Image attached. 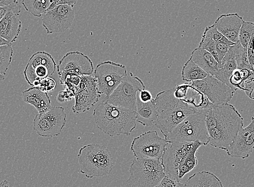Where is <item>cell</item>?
Returning a JSON list of instances; mask_svg holds the SVG:
<instances>
[{
  "label": "cell",
  "mask_w": 254,
  "mask_h": 187,
  "mask_svg": "<svg viewBox=\"0 0 254 187\" xmlns=\"http://www.w3.org/2000/svg\"><path fill=\"white\" fill-rule=\"evenodd\" d=\"M244 119L232 104L214 106L206 113L209 144L211 146L226 150L244 127Z\"/></svg>",
  "instance_id": "6da1fadb"
},
{
  "label": "cell",
  "mask_w": 254,
  "mask_h": 187,
  "mask_svg": "<svg viewBox=\"0 0 254 187\" xmlns=\"http://www.w3.org/2000/svg\"><path fill=\"white\" fill-rule=\"evenodd\" d=\"M98 128L111 137L129 136L136 127V113L126 108L113 105L104 101L93 112Z\"/></svg>",
  "instance_id": "7a4b0ae2"
},
{
  "label": "cell",
  "mask_w": 254,
  "mask_h": 187,
  "mask_svg": "<svg viewBox=\"0 0 254 187\" xmlns=\"http://www.w3.org/2000/svg\"><path fill=\"white\" fill-rule=\"evenodd\" d=\"M162 157L161 164L166 176L181 182L185 175L196 167L198 161L196 153L203 146L199 141L172 142Z\"/></svg>",
  "instance_id": "3957f363"
},
{
  "label": "cell",
  "mask_w": 254,
  "mask_h": 187,
  "mask_svg": "<svg viewBox=\"0 0 254 187\" xmlns=\"http://www.w3.org/2000/svg\"><path fill=\"white\" fill-rule=\"evenodd\" d=\"M175 88L157 94L155 99L158 118L155 125L165 137L191 115L197 113L188 104L175 97Z\"/></svg>",
  "instance_id": "277c9868"
},
{
  "label": "cell",
  "mask_w": 254,
  "mask_h": 187,
  "mask_svg": "<svg viewBox=\"0 0 254 187\" xmlns=\"http://www.w3.org/2000/svg\"><path fill=\"white\" fill-rule=\"evenodd\" d=\"M77 159L80 172L88 179L110 174L114 165L110 150L100 144H89L81 148Z\"/></svg>",
  "instance_id": "5b68a950"
},
{
  "label": "cell",
  "mask_w": 254,
  "mask_h": 187,
  "mask_svg": "<svg viewBox=\"0 0 254 187\" xmlns=\"http://www.w3.org/2000/svg\"><path fill=\"white\" fill-rule=\"evenodd\" d=\"M205 119L206 113L191 115L169 132L166 139L171 143L199 141L203 146H207L209 136Z\"/></svg>",
  "instance_id": "8992f818"
},
{
  "label": "cell",
  "mask_w": 254,
  "mask_h": 187,
  "mask_svg": "<svg viewBox=\"0 0 254 187\" xmlns=\"http://www.w3.org/2000/svg\"><path fill=\"white\" fill-rule=\"evenodd\" d=\"M127 187H156L166 177L160 160L135 158L129 168Z\"/></svg>",
  "instance_id": "52a82bcc"
},
{
  "label": "cell",
  "mask_w": 254,
  "mask_h": 187,
  "mask_svg": "<svg viewBox=\"0 0 254 187\" xmlns=\"http://www.w3.org/2000/svg\"><path fill=\"white\" fill-rule=\"evenodd\" d=\"M145 88L140 78L128 71L122 82L106 101L113 105L136 112L137 93Z\"/></svg>",
  "instance_id": "ba28073f"
},
{
  "label": "cell",
  "mask_w": 254,
  "mask_h": 187,
  "mask_svg": "<svg viewBox=\"0 0 254 187\" xmlns=\"http://www.w3.org/2000/svg\"><path fill=\"white\" fill-rule=\"evenodd\" d=\"M171 142L160 137L158 132H143L133 139L130 150L135 158L160 160L167 146Z\"/></svg>",
  "instance_id": "9c48e42d"
},
{
  "label": "cell",
  "mask_w": 254,
  "mask_h": 187,
  "mask_svg": "<svg viewBox=\"0 0 254 187\" xmlns=\"http://www.w3.org/2000/svg\"><path fill=\"white\" fill-rule=\"evenodd\" d=\"M126 66L110 61L99 63L94 71L99 93L108 98L127 74Z\"/></svg>",
  "instance_id": "30bf717a"
},
{
  "label": "cell",
  "mask_w": 254,
  "mask_h": 187,
  "mask_svg": "<svg viewBox=\"0 0 254 187\" xmlns=\"http://www.w3.org/2000/svg\"><path fill=\"white\" fill-rule=\"evenodd\" d=\"M66 123L64 108L53 106L46 113L36 115L34 120L33 129L41 137L58 136L61 134Z\"/></svg>",
  "instance_id": "8fae6325"
},
{
  "label": "cell",
  "mask_w": 254,
  "mask_h": 187,
  "mask_svg": "<svg viewBox=\"0 0 254 187\" xmlns=\"http://www.w3.org/2000/svg\"><path fill=\"white\" fill-rule=\"evenodd\" d=\"M57 68V63L51 54L40 51L30 58L24 75L29 85L36 87L40 80L53 75Z\"/></svg>",
  "instance_id": "7c38bea8"
},
{
  "label": "cell",
  "mask_w": 254,
  "mask_h": 187,
  "mask_svg": "<svg viewBox=\"0 0 254 187\" xmlns=\"http://www.w3.org/2000/svg\"><path fill=\"white\" fill-rule=\"evenodd\" d=\"M189 83L206 96L211 103L215 106L228 104L235 93L226 83L210 75L203 80Z\"/></svg>",
  "instance_id": "4fadbf2b"
},
{
  "label": "cell",
  "mask_w": 254,
  "mask_h": 187,
  "mask_svg": "<svg viewBox=\"0 0 254 187\" xmlns=\"http://www.w3.org/2000/svg\"><path fill=\"white\" fill-rule=\"evenodd\" d=\"M42 26L48 34L64 32L72 25L75 11L71 6L62 4L47 10L42 16Z\"/></svg>",
  "instance_id": "5bb4252c"
},
{
  "label": "cell",
  "mask_w": 254,
  "mask_h": 187,
  "mask_svg": "<svg viewBox=\"0 0 254 187\" xmlns=\"http://www.w3.org/2000/svg\"><path fill=\"white\" fill-rule=\"evenodd\" d=\"M95 77L83 76L75 93V105L72 110L74 113L80 114L89 111L95 105L101 97Z\"/></svg>",
  "instance_id": "9a60e30c"
},
{
  "label": "cell",
  "mask_w": 254,
  "mask_h": 187,
  "mask_svg": "<svg viewBox=\"0 0 254 187\" xmlns=\"http://www.w3.org/2000/svg\"><path fill=\"white\" fill-rule=\"evenodd\" d=\"M93 70L91 59L78 51L66 53L57 65L58 74L64 71H72L80 76H90L92 75Z\"/></svg>",
  "instance_id": "2e32d148"
},
{
  "label": "cell",
  "mask_w": 254,
  "mask_h": 187,
  "mask_svg": "<svg viewBox=\"0 0 254 187\" xmlns=\"http://www.w3.org/2000/svg\"><path fill=\"white\" fill-rule=\"evenodd\" d=\"M251 124L241 128L231 145L226 150L232 158L245 159L249 158L254 149V117Z\"/></svg>",
  "instance_id": "e0dca14e"
},
{
  "label": "cell",
  "mask_w": 254,
  "mask_h": 187,
  "mask_svg": "<svg viewBox=\"0 0 254 187\" xmlns=\"http://www.w3.org/2000/svg\"><path fill=\"white\" fill-rule=\"evenodd\" d=\"M21 11V6L18 3L0 20V37L11 44L16 41L21 32L22 22L19 17Z\"/></svg>",
  "instance_id": "ac0fdd59"
},
{
  "label": "cell",
  "mask_w": 254,
  "mask_h": 187,
  "mask_svg": "<svg viewBox=\"0 0 254 187\" xmlns=\"http://www.w3.org/2000/svg\"><path fill=\"white\" fill-rule=\"evenodd\" d=\"M244 21L243 17L238 13H231L221 15L214 24L219 32L237 44L239 42L240 29Z\"/></svg>",
  "instance_id": "d6986e66"
},
{
  "label": "cell",
  "mask_w": 254,
  "mask_h": 187,
  "mask_svg": "<svg viewBox=\"0 0 254 187\" xmlns=\"http://www.w3.org/2000/svg\"><path fill=\"white\" fill-rule=\"evenodd\" d=\"M22 99L25 103L34 106L39 114L46 113L53 107L48 93L37 87H32L25 90L22 93Z\"/></svg>",
  "instance_id": "ffe728a7"
},
{
  "label": "cell",
  "mask_w": 254,
  "mask_h": 187,
  "mask_svg": "<svg viewBox=\"0 0 254 187\" xmlns=\"http://www.w3.org/2000/svg\"><path fill=\"white\" fill-rule=\"evenodd\" d=\"M190 59L208 75L214 76L220 69V64L212 54L201 48H195L191 53Z\"/></svg>",
  "instance_id": "44dd1931"
},
{
  "label": "cell",
  "mask_w": 254,
  "mask_h": 187,
  "mask_svg": "<svg viewBox=\"0 0 254 187\" xmlns=\"http://www.w3.org/2000/svg\"><path fill=\"white\" fill-rule=\"evenodd\" d=\"M136 121L143 126H151L155 125L158 118L155 99L148 102H142L137 94Z\"/></svg>",
  "instance_id": "7402d4cb"
},
{
  "label": "cell",
  "mask_w": 254,
  "mask_h": 187,
  "mask_svg": "<svg viewBox=\"0 0 254 187\" xmlns=\"http://www.w3.org/2000/svg\"><path fill=\"white\" fill-rule=\"evenodd\" d=\"M220 66V69L214 76L232 88L230 78L233 71L237 69V64L235 61V45L229 48L226 56L222 60Z\"/></svg>",
  "instance_id": "603a6c76"
},
{
  "label": "cell",
  "mask_w": 254,
  "mask_h": 187,
  "mask_svg": "<svg viewBox=\"0 0 254 187\" xmlns=\"http://www.w3.org/2000/svg\"><path fill=\"white\" fill-rule=\"evenodd\" d=\"M184 187H224L221 180L213 173L199 172L187 180Z\"/></svg>",
  "instance_id": "cb8c5ba5"
},
{
  "label": "cell",
  "mask_w": 254,
  "mask_h": 187,
  "mask_svg": "<svg viewBox=\"0 0 254 187\" xmlns=\"http://www.w3.org/2000/svg\"><path fill=\"white\" fill-rule=\"evenodd\" d=\"M208 75L206 72L199 67L190 58L185 64L182 70V78L186 82L201 80Z\"/></svg>",
  "instance_id": "d4e9b609"
},
{
  "label": "cell",
  "mask_w": 254,
  "mask_h": 187,
  "mask_svg": "<svg viewBox=\"0 0 254 187\" xmlns=\"http://www.w3.org/2000/svg\"><path fill=\"white\" fill-rule=\"evenodd\" d=\"M52 0H22L24 8L35 17H40L49 9Z\"/></svg>",
  "instance_id": "484cf974"
},
{
  "label": "cell",
  "mask_w": 254,
  "mask_h": 187,
  "mask_svg": "<svg viewBox=\"0 0 254 187\" xmlns=\"http://www.w3.org/2000/svg\"><path fill=\"white\" fill-rule=\"evenodd\" d=\"M12 45L0 46V75L7 74L13 57Z\"/></svg>",
  "instance_id": "4316f807"
},
{
  "label": "cell",
  "mask_w": 254,
  "mask_h": 187,
  "mask_svg": "<svg viewBox=\"0 0 254 187\" xmlns=\"http://www.w3.org/2000/svg\"><path fill=\"white\" fill-rule=\"evenodd\" d=\"M235 61L239 69H249L253 70L246 48L242 46L240 42L235 44Z\"/></svg>",
  "instance_id": "83f0119b"
},
{
  "label": "cell",
  "mask_w": 254,
  "mask_h": 187,
  "mask_svg": "<svg viewBox=\"0 0 254 187\" xmlns=\"http://www.w3.org/2000/svg\"><path fill=\"white\" fill-rule=\"evenodd\" d=\"M253 36H254V22L245 21L240 29L239 42L247 49L248 45Z\"/></svg>",
  "instance_id": "f1b7e54d"
},
{
  "label": "cell",
  "mask_w": 254,
  "mask_h": 187,
  "mask_svg": "<svg viewBox=\"0 0 254 187\" xmlns=\"http://www.w3.org/2000/svg\"><path fill=\"white\" fill-rule=\"evenodd\" d=\"M206 37H209L215 41L217 43L225 44L229 46H233L235 44L230 41L225 36L223 35L217 29L216 26L213 24V25L208 26L205 29L203 35Z\"/></svg>",
  "instance_id": "f546056e"
},
{
  "label": "cell",
  "mask_w": 254,
  "mask_h": 187,
  "mask_svg": "<svg viewBox=\"0 0 254 187\" xmlns=\"http://www.w3.org/2000/svg\"><path fill=\"white\" fill-rule=\"evenodd\" d=\"M198 47L206 50L214 56L217 62L216 53V42L212 39L203 35L201 42H199Z\"/></svg>",
  "instance_id": "4dcf8cb0"
},
{
  "label": "cell",
  "mask_w": 254,
  "mask_h": 187,
  "mask_svg": "<svg viewBox=\"0 0 254 187\" xmlns=\"http://www.w3.org/2000/svg\"><path fill=\"white\" fill-rule=\"evenodd\" d=\"M230 83H231L232 88L235 92L238 90L244 91V81L240 69L237 68L233 71L231 78H230Z\"/></svg>",
  "instance_id": "1f68e13d"
},
{
  "label": "cell",
  "mask_w": 254,
  "mask_h": 187,
  "mask_svg": "<svg viewBox=\"0 0 254 187\" xmlns=\"http://www.w3.org/2000/svg\"><path fill=\"white\" fill-rule=\"evenodd\" d=\"M56 87V82L53 78L48 77L40 81L38 86L42 92L49 93L53 91Z\"/></svg>",
  "instance_id": "d6a6232c"
},
{
  "label": "cell",
  "mask_w": 254,
  "mask_h": 187,
  "mask_svg": "<svg viewBox=\"0 0 254 187\" xmlns=\"http://www.w3.org/2000/svg\"><path fill=\"white\" fill-rule=\"evenodd\" d=\"M231 47V46L225 44L217 43V42H216L217 62H219L220 65L222 60L226 56V54L229 51V48Z\"/></svg>",
  "instance_id": "836d02e7"
},
{
  "label": "cell",
  "mask_w": 254,
  "mask_h": 187,
  "mask_svg": "<svg viewBox=\"0 0 254 187\" xmlns=\"http://www.w3.org/2000/svg\"><path fill=\"white\" fill-rule=\"evenodd\" d=\"M75 97L73 92L71 91L67 88H64V90L60 92L57 97V100L59 103H64L65 102L71 101Z\"/></svg>",
  "instance_id": "e575fe53"
},
{
  "label": "cell",
  "mask_w": 254,
  "mask_h": 187,
  "mask_svg": "<svg viewBox=\"0 0 254 187\" xmlns=\"http://www.w3.org/2000/svg\"><path fill=\"white\" fill-rule=\"evenodd\" d=\"M184 184L167 176L163 178L160 184L156 187H184Z\"/></svg>",
  "instance_id": "d590c367"
},
{
  "label": "cell",
  "mask_w": 254,
  "mask_h": 187,
  "mask_svg": "<svg viewBox=\"0 0 254 187\" xmlns=\"http://www.w3.org/2000/svg\"><path fill=\"white\" fill-rule=\"evenodd\" d=\"M52 1L53 2L51 7L48 10L56 7V6L62 4L68 5L73 8L77 2V0H52Z\"/></svg>",
  "instance_id": "8d00e7d4"
},
{
  "label": "cell",
  "mask_w": 254,
  "mask_h": 187,
  "mask_svg": "<svg viewBox=\"0 0 254 187\" xmlns=\"http://www.w3.org/2000/svg\"><path fill=\"white\" fill-rule=\"evenodd\" d=\"M248 55H249L250 61L254 68V36L250 40L247 48Z\"/></svg>",
  "instance_id": "74e56055"
},
{
  "label": "cell",
  "mask_w": 254,
  "mask_h": 187,
  "mask_svg": "<svg viewBox=\"0 0 254 187\" xmlns=\"http://www.w3.org/2000/svg\"><path fill=\"white\" fill-rule=\"evenodd\" d=\"M138 97L140 100L146 103V102H148L152 100L153 99V96L152 94L150 93L148 90L144 89L142 90V91L139 92L138 93Z\"/></svg>",
  "instance_id": "f35d334b"
},
{
  "label": "cell",
  "mask_w": 254,
  "mask_h": 187,
  "mask_svg": "<svg viewBox=\"0 0 254 187\" xmlns=\"http://www.w3.org/2000/svg\"><path fill=\"white\" fill-rule=\"evenodd\" d=\"M18 3L12 4L10 5L7 6V7H0V20L2 19V18L9 10L13 9L15 7V5Z\"/></svg>",
  "instance_id": "ab89813d"
},
{
  "label": "cell",
  "mask_w": 254,
  "mask_h": 187,
  "mask_svg": "<svg viewBox=\"0 0 254 187\" xmlns=\"http://www.w3.org/2000/svg\"><path fill=\"white\" fill-rule=\"evenodd\" d=\"M16 3H18L17 0H0V7H7Z\"/></svg>",
  "instance_id": "60d3db41"
},
{
  "label": "cell",
  "mask_w": 254,
  "mask_h": 187,
  "mask_svg": "<svg viewBox=\"0 0 254 187\" xmlns=\"http://www.w3.org/2000/svg\"><path fill=\"white\" fill-rule=\"evenodd\" d=\"M12 45L8 41L5 40L2 38L0 37V46H4V45Z\"/></svg>",
  "instance_id": "b9f144b4"
},
{
  "label": "cell",
  "mask_w": 254,
  "mask_h": 187,
  "mask_svg": "<svg viewBox=\"0 0 254 187\" xmlns=\"http://www.w3.org/2000/svg\"><path fill=\"white\" fill-rule=\"evenodd\" d=\"M5 79V76L2 75H0V82H2Z\"/></svg>",
  "instance_id": "7bdbcfd3"
}]
</instances>
